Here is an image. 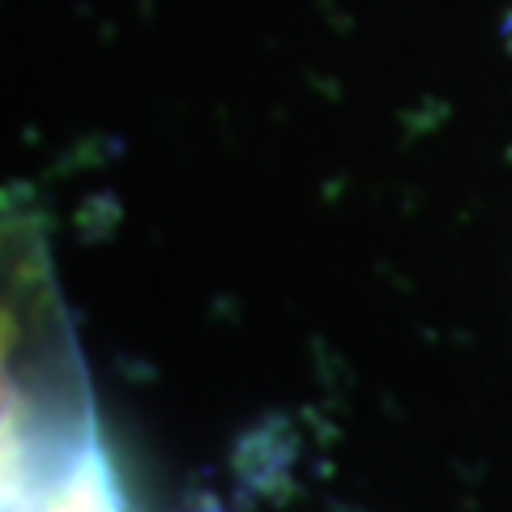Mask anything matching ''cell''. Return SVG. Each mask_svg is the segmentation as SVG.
I'll list each match as a JSON object with an SVG mask.
<instances>
[{"label": "cell", "mask_w": 512, "mask_h": 512, "mask_svg": "<svg viewBox=\"0 0 512 512\" xmlns=\"http://www.w3.org/2000/svg\"><path fill=\"white\" fill-rule=\"evenodd\" d=\"M90 367L30 201L0 205V512H35L107 461Z\"/></svg>", "instance_id": "6da1fadb"}, {"label": "cell", "mask_w": 512, "mask_h": 512, "mask_svg": "<svg viewBox=\"0 0 512 512\" xmlns=\"http://www.w3.org/2000/svg\"><path fill=\"white\" fill-rule=\"evenodd\" d=\"M56 512H128V500H124L116 466H107L103 474H94L90 483L82 491H73Z\"/></svg>", "instance_id": "7a4b0ae2"}]
</instances>
